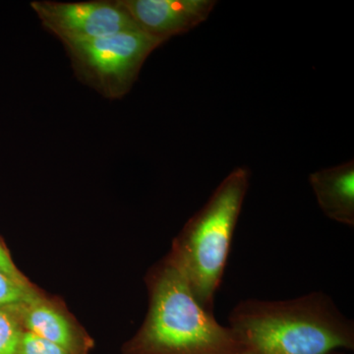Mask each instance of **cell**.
Masks as SVG:
<instances>
[{
  "instance_id": "obj_1",
  "label": "cell",
  "mask_w": 354,
  "mask_h": 354,
  "mask_svg": "<svg viewBox=\"0 0 354 354\" xmlns=\"http://www.w3.org/2000/svg\"><path fill=\"white\" fill-rule=\"evenodd\" d=\"M228 322L259 354H330L353 346V321L321 291L277 301L243 300Z\"/></svg>"
},
{
  "instance_id": "obj_2",
  "label": "cell",
  "mask_w": 354,
  "mask_h": 354,
  "mask_svg": "<svg viewBox=\"0 0 354 354\" xmlns=\"http://www.w3.org/2000/svg\"><path fill=\"white\" fill-rule=\"evenodd\" d=\"M151 302L137 339L140 354H235L247 348L198 301L171 258L150 279Z\"/></svg>"
},
{
  "instance_id": "obj_3",
  "label": "cell",
  "mask_w": 354,
  "mask_h": 354,
  "mask_svg": "<svg viewBox=\"0 0 354 354\" xmlns=\"http://www.w3.org/2000/svg\"><path fill=\"white\" fill-rule=\"evenodd\" d=\"M249 180L246 167L230 171L186 223L171 255L198 301L209 312L223 281Z\"/></svg>"
},
{
  "instance_id": "obj_4",
  "label": "cell",
  "mask_w": 354,
  "mask_h": 354,
  "mask_svg": "<svg viewBox=\"0 0 354 354\" xmlns=\"http://www.w3.org/2000/svg\"><path fill=\"white\" fill-rule=\"evenodd\" d=\"M140 30L64 44L76 73L109 99L129 92L149 55L162 44Z\"/></svg>"
},
{
  "instance_id": "obj_5",
  "label": "cell",
  "mask_w": 354,
  "mask_h": 354,
  "mask_svg": "<svg viewBox=\"0 0 354 354\" xmlns=\"http://www.w3.org/2000/svg\"><path fill=\"white\" fill-rule=\"evenodd\" d=\"M32 8L44 27L62 43L90 41L118 32L139 30L118 1H35Z\"/></svg>"
},
{
  "instance_id": "obj_6",
  "label": "cell",
  "mask_w": 354,
  "mask_h": 354,
  "mask_svg": "<svg viewBox=\"0 0 354 354\" xmlns=\"http://www.w3.org/2000/svg\"><path fill=\"white\" fill-rule=\"evenodd\" d=\"M140 31L165 43L208 19L215 0H120Z\"/></svg>"
},
{
  "instance_id": "obj_7",
  "label": "cell",
  "mask_w": 354,
  "mask_h": 354,
  "mask_svg": "<svg viewBox=\"0 0 354 354\" xmlns=\"http://www.w3.org/2000/svg\"><path fill=\"white\" fill-rule=\"evenodd\" d=\"M309 183L328 218L342 225H354V162H344L310 174Z\"/></svg>"
},
{
  "instance_id": "obj_8",
  "label": "cell",
  "mask_w": 354,
  "mask_h": 354,
  "mask_svg": "<svg viewBox=\"0 0 354 354\" xmlns=\"http://www.w3.org/2000/svg\"><path fill=\"white\" fill-rule=\"evenodd\" d=\"M24 310V324L27 332L41 337L70 353L76 348V337L73 328L64 314L41 300L28 305Z\"/></svg>"
},
{
  "instance_id": "obj_9",
  "label": "cell",
  "mask_w": 354,
  "mask_h": 354,
  "mask_svg": "<svg viewBox=\"0 0 354 354\" xmlns=\"http://www.w3.org/2000/svg\"><path fill=\"white\" fill-rule=\"evenodd\" d=\"M39 299L27 283L10 276L0 270V308H24Z\"/></svg>"
},
{
  "instance_id": "obj_10",
  "label": "cell",
  "mask_w": 354,
  "mask_h": 354,
  "mask_svg": "<svg viewBox=\"0 0 354 354\" xmlns=\"http://www.w3.org/2000/svg\"><path fill=\"white\" fill-rule=\"evenodd\" d=\"M22 335L19 323L8 309L0 308V354L19 353Z\"/></svg>"
},
{
  "instance_id": "obj_11",
  "label": "cell",
  "mask_w": 354,
  "mask_h": 354,
  "mask_svg": "<svg viewBox=\"0 0 354 354\" xmlns=\"http://www.w3.org/2000/svg\"><path fill=\"white\" fill-rule=\"evenodd\" d=\"M18 354H71L66 349L57 346L32 333L23 332Z\"/></svg>"
},
{
  "instance_id": "obj_12",
  "label": "cell",
  "mask_w": 354,
  "mask_h": 354,
  "mask_svg": "<svg viewBox=\"0 0 354 354\" xmlns=\"http://www.w3.org/2000/svg\"><path fill=\"white\" fill-rule=\"evenodd\" d=\"M0 270L6 272L8 276L11 278L17 279V281H23L26 283L24 278H23L21 272L18 271L15 264H14L12 259H11L10 255L6 250L3 246L0 243Z\"/></svg>"
},
{
  "instance_id": "obj_13",
  "label": "cell",
  "mask_w": 354,
  "mask_h": 354,
  "mask_svg": "<svg viewBox=\"0 0 354 354\" xmlns=\"http://www.w3.org/2000/svg\"><path fill=\"white\" fill-rule=\"evenodd\" d=\"M235 354H259V353H256V351H254L253 349L245 348V349H243V351H239V353H237Z\"/></svg>"
}]
</instances>
